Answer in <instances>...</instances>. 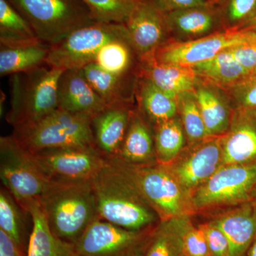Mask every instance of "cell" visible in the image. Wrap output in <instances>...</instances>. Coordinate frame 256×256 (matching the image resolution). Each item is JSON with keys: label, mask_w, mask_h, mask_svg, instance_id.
<instances>
[{"label": "cell", "mask_w": 256, "mask_h": 256, "mask_svg": "<svg viewBox=\"0 0 256 256\" xmlns=\"http://www.w3.org/2000/svg\"><path fill=\"white\" fill-rule=\"evenodd\" d=\"M192 68L197 76L210 80L224 88L233 86L252 73L234 58L229 48L212 60Z\"/></svg>", "instance_id": "cell-29"}, {"label": "cell", "mask_w": 256, "mask_h": 256, "mask_svg": "<svg viewBox=\"0 0 256 256\" xmlns=\"http://www.w3.org/2000/svg\"><path fill=\"white\" fill-rule=\"evenodd\" d=\"M99 218L128 230L152 228L153 208L136 186L108 162L92 180Z\"/></svg>", "instance_id": "cell-2"}, {"label": "cell", "mask_w": 256, "mask_h": 256, "mask_svg": "<svg viewBox=\"0 0 256 256\" xmlns=\"http://www.w3.org/2000/svg\"><path fill=\"white\" fill-rule=\"evenodd\" d=\"M0 256H26L9 236L0 230Z\"/></svg>", "instance_id": "cell-41"}, {"label": "cell", "mask_w": 256, "mask_h": 256, "mask_svg": "<svg viewBox=\"0 0 256 256\" xmlns=\"http://www.w3.org/2000/svg\"><path fill=\"white\" fill-rule=\"evenodd\" d=\"M178 109L188 142H201L208 137L194 90L178 95Z\"/></svg>", "instance_id": "cell-33"}, {"label": "cell", "mask_w": 256, "mask_h": 256, "mask_svg": "<svg viewBox=\"0 0 256 256\" xmlns=\"http://www.w3.org/2000/svg\"><path fill=\"white\" fill-rule=\"evenodd\" d=\"M229 242V256H242L256 236V216L249 210L220 218L213 223Z\"/></svg>", "instance_id": "cell-28"}, {"label": "cell", "mask_w": 256, "mask_h": 256, "mask_svg": "<svg viewBox=\"0 0 256 256\" xmlns=\"http://www.w3.org/2000/svg\"><path fill=\"white\" fill-rule=\"evenodd\" d=\"M30 154L50 182L92 180L107 164L106 156L96 146H68Z\"/></svg>", "instance_id": "cell-8"}, {"label": "cell", "mask_w": 256, "mask_h": 256, "mask_svg": "<svg viewBox=\"0 0 256 256\" xmlns=\"http://www.w3.org/2000/svg\"><path fill=\"white\" fill-rule=\"evenodd\" d=\"M225 30L245 28L256 18V0H212Z\"/></svg>", "instance_id": "cell-34"}, {"label": "cell", "mask_w": 256, "mask_h": 256, "mask_svg": "<svg viewBox=\"0 0 256 256\" xmlns=\"http://www.w3.org/2000/svg\"><path fill=\"white\" fill-rule=\"evenodd\" d=\"M229 50L244 68L250 72L256 70V36Z\"/></svg>", "instance_id": "cell-39"}, {"label": "cell", "mask_w": 256, "mask_h": 256, "mask_svg": "<svg viewBox=\"0 0 256 256\" xmlns=\"http://www.w3.org/2000/svg\"><path fill=\"white\" fill-rule=\"evenodd\" d=\"M208 0H156L165 12L206 4Z\"/></svg>", "instance_id": "cell-40"}, {"label": "cell", "mask_w": 256, "mask_h": 256, "mask_svg": "<svg viewBox=\"0 0 256 256\" xmlns=\"http://www.w3.org/2000/svg\"><path fill=\"white\" fill-rule=\"evenodd\" d=\"M184 256H210L204 232L201 227H186L182 238Z\"/></svg>", "instance_id": "cell-37"}, {"label": "cell", "mask_w": 256, "mask_h": 256, "mask_svg": "<svg viewBox=\"0 0 256 256\" xmlns=\"http://www.w3.org/2000/svg\"><path fill=\"white\" fill-rule=\"evenodd\" d=\"M32 230L26 256H77L75 246L54 235L48 228L38 202L28 210Z\"/></svg>", "instance_id": "cell-24"}, {"label": "cell", "mask_w": 256, "mask_h": 256, "mask_svg": "<svg viewBox=\"0 0 256 256\" xmlns=\"http://www.w3.org/2000/svg\"><path fill=\"white\" fill-rule=\"evenodd\" d=\"M26 213L6 188L0 190V230L14 240L26 252L31 230L26 223Z\"/></svg>", "instance_id": "cell-30"}, {"label": "cell", "mask_w": 256, "mask_h": 256, "mask_svg": "<svg viewBox=\"0 0 256 256\" xmlns=\"http://www.w3.org/2000/svg\"><path fill=\"white\" fill-rule=\"evenodd\" d=\"M92 63L114 75L138 76L140 58L128 34L106 44Z\"/></svg>", "instance_id": "cell-25"}, {"label": "cell", "mask_w": 256, "mask_h": 256, "mask_svg": "<svg viewBox=\"0 0 256 256\" xmlns=\"http://www.w3.org/2000/svg\"><path fill=\"white\" fill-rule=\"evenodd\" d=\"M86 78L107 105L134 104L138 76H119L92 63L82 68Z\"/></svg>", "instance_id": "cell-22"}, {"label": "cell", "mask_w": 256, "mask_h": 256, "mask_svg": "<svg viewBox=\"0 0 256 256\" xmlns=\"http://www.w3.org/2000/svg\"><path fill=\"white\" fill-rule=\"evenodd\" d=\"M234 110L256 112V70L233 86L225 88Z\"/></svg>", "instance_id": "cell-36"}, {"label": "cell", "mask_w": 256, "mask_h": 256, "mask_svg": "<svg viewBox=\"0 0 256 256\" xmlns=\"http://www.w3.org/2000/svg\"><path fill=\"white\" fill-rule=\"evenodd\" d=\"M128 34L124 24L94 22L50 46L46 64L63 70L82 69L94 62L106 44Z\"/></svg>", "instance_id": "cell-7"}, {"label": "cell", "mask_w": 256, "mask_h": 256, "mask_svg": "<svg viewBox=\"0 0 256 256\" xmlns=\"http://www.w3.org/2000/svg\"><path fill=\"white\" fill-rule=\"evenodd\" d=\"M57 106L60 110L92 118L108 105L94 90L82 69H69L58 79Z\"/></svg>", "instance_id": "cell-15"}, {"label": "cell", "mask_w": 256, "mask_h": 256, "mask_svg": "<svg viewBox=\"0 0 256 256\" xmlns=\"http://www.w3.org/2000/svg\"><path fill=\"white\" fill-rule=\"evenodd\" d=\"M256 36L248 30H224L186 42H169L152 56L162 63L193 67L212 60L224 50L245 43Z\"/></svg>", "instance_id": "cell-11"}, {"label": "cell", "mask_w": 256, "mask_h": 256, "mask_svg": "<svg viewBox=\"0 0 256 256\" xmlns=\"http://www.w3.org/2000/svg\"><path fill=\"white\" fill-rule=\"evenodd\" d=\"M31 25L8 0H0V44L6 47L41 43Z\"/></svg>", "instance_id": "cell-27"}, {"label": "cell", "mask_w": 256, "mask_h": 256, "mask_svg": "<svg viewBox=\"0 0 256 256\" xmlns=\"http://www.w3.org/2000/svg\"><path fill=\"white\" fill-rule=\"evenodd\" d=\"M256 186V163L227 165L217 170L197 191V207L236 202L247 198Z\"/></svg>", "instance_id": "cell-12"}, {"label": "cell", "mask_w": 256, "mask_h": 256, "mask_svg": "<svg viewBox=\"0 0 256 256\" xmlns=\"http://www.w3.org/2000/svg\"><path fill=\"white\" fill-rule=\"evenodd\" d=\"M63 72L46 64L12 75L11 108L6 122L16 128L35 122L56 110L57 85Z\"/></svg>", "instance_id": "cell-3"}, {"label": "cell", "mask_w": 256, "mask_h": 256, "mask_svg": "<svg viewBox=\"0 0 256 256\" xmlns=\"http://www.w3.org/2000/svg\"><path fill=\"white\" fill-rule=\"evenodd\" d=\"M38 203L50 232L70 244L99 218L92 180L50 182Z\"/></svg>", "instance_id": "cell-1"}, {"label": "cell", "mask_w": 256, "mask_h": 256, "mask_svg": "<svg viewBox=\"0 0 256 256\" xmlns=\"http://www.w3.org/2000/svg\"><path fill=\"white\" fill-rule=\"evenodd\" d=\"M97 22L124 24L137 0H82Z\"/></svg>", "instance_id": "cell-35"}, {"label": "cell", "mask_w": 256, "mask_h": 256, "mask_svg": "<svg viewBox=\"0 0 256 256\" xmlns=\"http://www.w3.org/2000/svg\"><path fill=\"white\" fill-rule=\"evenodd\" d=\"M12 136L30 154L68 146H95L92 117L58 108L35 122L14 128Z\"/></svg>", "instance_id": "cell-4"}, {"label": "cell", "mask_w": 256, "mask_h": 256, "mask_svg": "<svg viewBox=\"0 0 256 256\" xmlns=\"http://www.w3.org/2000/svg\"><path fill=\"white\" fill-rule=\"evenodd\" d=\"M134 106V104L108 106L92 118L94 144L106 160L117 156Z\"/></svg>", "instance_id": "cell-16"}, {"label": "cell", "mask_w": 256, "mask_h": 256, "mask_svg": "<svg viewBox=\"0 0 256 256\" xmlns=\"http://www.w3.org/2000/svg\"><path fill=\"white\" fill-rule=\"evenodd\" d=\"M124 24L140 60L152 56L158 48L171 41L166 12L156 0H137Z\"/></svg>", "instance_id": "cell-13"}, {"label": "cell", "mask_w": 256, "mask_h": 256, "mask_svg": "<svg viewBox=\"0 0 256 256\" xmlns=\"http://www.w3.org/2000/svg\"><path fill=\"white\" fill-rule=\"evenodd\" d=\"M50 45L41 43L30 46L0 48L1 76L30 72L46 65Z\"/></svg>", "instance_id": "cell-26"}, {"label": "cell", "mask_w": 256, "mask_h": 256, "mask_svg": "<svg viewBox=\"0 0 256 256\" xmlns=\"http://www.w3.org/2000/svg\"><path fill=\"white\" fill-rule=\"evenodd\" d=\"M222 136L204 140L176 170L178 181L186 188L196 186L206 181L218 170L222 160Z\"/></svg>", "instance_id": "cell-20"}, {"label": "cell", "mask_w": 256, "mask_h": 256, "mask_svg": "<svg viewBox=\"0 0 256 256\" xmlns=\"http://www.w3.org/2000/svg\"><path fill=\"white\" fill-rule=\"evenodd\" d=\"M166 20L170 42L194 41L225 30L212 0L202 6L166 12Z\"/></svg>", "instance_id": "cell-14"}, {"label": "cell", "mask_w": 256, "mask_h": 256, "mask_svg": "<svg viewBox=\"0 0 256 256\" xmlns=\"http://www.w3.org/2000/svg\"><path fill=\"white\" fill-rule=\"evenodd\" d=\"M107 160L131 182L153 210L168 216L181 213L183 207L181 190L166 172L128 164L116 159Z\"/></svg>", "instance_id": "cell-10"}, {"label": "cell", "mask_w": 256, "mask_h": 256, "mask_svg": "<svg viewBox=\"0 0 256 256\" xmlns=\"http://www.w3.org/2000/svg\"><path fill=\"white\" fill-rule=\"evenodd\" d=\"M50 46L75 30L97 22L82 0H8Z\"/></svg>", "instance_id": "cell-5"}, {"label": "cell", "mask_w": 256, "mask_h": 256, "mask_svg": "<svg viewBox=\"0 0 256 256\" xmlns=\"http://www.w3.org/2000/svg\"><path fill=\"white\" fill-rule=\"evenodd\" d=\"M0 178L4 188L28 214L50 182L12 134L0 138Z\"/></svg>", "instance_id": "cell-6"}, {"label": "cell", "mask_w": 256, "mask_h": 256, "mask_svg": "<svg viewBox=\"0 0 256 256\" xmlns=\"http://www.w3.org/2000/svg\"><path fill=\"white\" fill-rule=\"evenodd\" d=\"M194 92L208 137L223 136L230 127L234 112L227 90L214 82L197 76Z\"/></svg>", "instance_id": "cell-17"}, {"label": "cell", "mask_w": 256, "mask_h": 256, "mask_svg": "<svg viewBox=\"0 0 256 256\" xmlns=\"http://www.w3.org/2000/svg\"><path fill=\"white\" fill-rule=\"evenodd\" d=\"M156 159L161 163L174 159L184 146L186 134L178 116L153 126Z\"/></svg>", "instance_id": "cell-32"}, {"label": "cell", "mask_w": 256, "mask_h": 256, "mask_svg": "<svg viewBox=\"0 0 256 256\" xmlns=\"http://www.w3.org/2000/svg\"><path fill=\"white\" fill-rule=\"evenodd\" d=\"M244 30H248V31L252 32V33L256 34V18L252 20L250 23L248 24L245 28H244Z\"/></svg>", "instance_id": "cell-43"}, {"label": "cell", "mask_w": 256, "mask_h": 256, "mask_svg": "<svg viewBox=\"0 0 256 256\" xmlns=\"http://www.w3.org/2000/svg\"><path fill=\"white\" fill-rule=\"evenodd\" d=\"M136 106L152 126L161 124L178 114V96L160 88L150 80L138 76Z\"/></svg>", "instance_id": "cell-23"}, {"label": "cell", "mask_w": 256, "mask_h": 256, "mask_svg": "<svg viewBox=\"0 0 256 256\" xmlns=\"http://www.w3.org/2000/svg\"><path fill=\"white\" fill-rule=\"evenodd\" d=\"M247 256H256V236L247 250Z\"/></svg>", "instance_id": "cell-42"}, {"label": "cell", "mask_w": 256, "mask_h": 256, "mask_svg": "<svg viewBox=\"0 0 256 256\" xmlns=\"http://www.w3.org/2000/svg\"><path fill=\"white\" fill-rule=\"evenodd\" d=\"M138 76L175 96L193 90L197 77L192 67L162 63L152 56L140 60Z\"/></svg>", "instance_id": "cell-21"}, {"label": "cell", "mask_w": 256, "mask_h": 256, "mask_svg": "<svg viewBox=\"0 0 256 256\" xmlns=\"http://www.w3.org/2000/svg\"><path fill=\"white\" fill-rule=\"evenodd\" d=\"M188 226L163 223L154 228L142 256H184L182 238Z\"/></svg>", "instance_id": "cell-31"}, {"label": "cell", "mask_w": 256, "mask_h": 256, "mask_svg": "<svg viewBox=\"0 0 256 256\" xmlns=\"http://www.w3.org/2000/svg\"><path fill=\"white\" fill-rule=\"evenodd\" d=\"M222 162L226 165L256 163V112L234 110L233 126L223 138Z\"/></svg>", "instance_id": "cell-18"}, {"label": "cell", "mask_w": 256, "mask_h": 256, "mask_svg": "<svg viewBox=\"0 0 256 256\" xmlns=\"http://www.w3.org/2000/svg\"><path fill=\"white\" fill-rule=\"evenodd\" d=\"M154 230H128L98 218L74 246L77 256H142Z\"/></svg>", "instance_id": "cell-9"}, {"label": "cell", "mask_w": 256, "mask_h": 256, "mask_svg": "<svg viewBox=\"0 0 256 256\" xmlns=\"http://www.w3.org/2000/svg\"><path fill=\"white\" fill-rule=\"evenodd\" d=\"M154 158H156V152L153 126L136 106L120 148L117 156L112 159L142 166L150 162Z\"/></svg>", "instance_id": "cell-19"}, {"label": "cell", "mask_w": 256, "mask_h": 256, "mask_svg": "<svg viewBox=\"0 0 256 256\" xmlns=\"http://www.w3.org/2000/svg\"><path fill=\"white\" fill-rule=\"evenodd\" d=\"M200 227L204 232L210 256H229V242L225 234L214 224Z\"/></svg>", "instance_id": "cell-38"}]
</instances>
